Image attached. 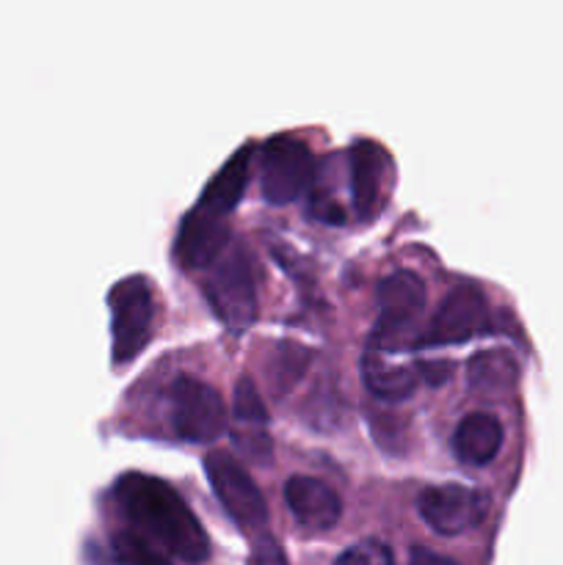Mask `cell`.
<instances>
[{
	"label": "cell",
	"instance_id": "16",
	"mask_svg": "<svg viewBox=\"0 0 563 565\" xmlns=\"http://www.w3.org/2000/svg\"><path fill=\"white\" fill-rule=\"evenodd\" d=\"M248 169H252V147H243L241 152L232 154L224 163V169L208 182L199 204L215 210L221 215H230L235 204L243 199V191L248 185Z\"/></svg>",
	"mask_w": 563,
	"mask_h": 565
},
{
	"label": "cell",
	"instance_id": "1",
	"mask_svg": "<svg viewBox=\"0 0 563 565\" xmlns=\"http://www.w3.org/2000/svg\"><path fill=\"white\" fill-rule=\"evenodd\" d=\"M116 502L132 527L155 546L182 563H202L210 557V541L199 519L180 494L149 475H121L116 483Z\"/></svg>",
	"mask_w": 563,
	"mask_h": 565
},
{
	"label": "cell",
	"instance_id": "18",
	"mask_svg": "<svg viewBox=\"0 0 563 565\" xmlns=\"http://www.w3.org/2000/svg\"><path fill=\"white\" fill-rule=\"evenodd\" d=\"M110 550H114V561H119V563L163 565L171 561V557L166 555L160 546H155L152 541H149L147 535L138 533V530H132V533L114 535V544H110Z\"/></svg>",
	"mask_w": 563,
	"mask_h": 565
},
{
	"label": "cell",
	"instance_id": "8",
	"mask_svg": "<svg viewBox=\"0 0 563 565\" xmlns=\"http://www.w3.org/2000/svg\"><path fill=\"white\" fill-rule=\"evenodd\" d=\"M417 513L436 535L456 539L484 522L489 513V497L461 483L431 486L417 497Z\"/></svg>",
	"mask_w": 563,
	"mask_h": 565
},
{
	"label": "cell",
	"instance_id": "6",
	"mask_svg": "<svg viewBox=\"0 0 563 565\" xmlns=\"http://www.w3.org/2000/svg\"><path fill=\"white\" fill-rule=\"evenodd\" d=\"M171 425L180 439L210 445L226 430L224 401L204 381L180 375L171 384Z\"/></svg>",
	"mask_w": 563,
	"mask_h": 565
},
{
	"label": "cell",
	"instance_id": "17",
	"mask_svg": "<svg viewBox=\"0 0 563 565\" xmlns=\"http://www.w3.org/2000/svg\"><path fill=\"white\" fill-rule=\"evenodd\" d=\"M309 362V353L304 351L296 342H282L276 348V356L270 362V386H274V395H282V392H290L293 386L298 384V379L304 375Z\"/></svg>",
	"mask_w": 563,
	"mask_h": 565
},
{
	"label": "cell",
	"instance_id": "7",
	"mask_svg": "<svg viewBox=\"0 0 563 565\" xmlns=\"http://www.w3.org/2000/svg\"><path fill=\"white\" fill-rule=\"evenodd\" d=\"M204 475L210 480V489L215 491L224 511L241 524L243 530H259L268 519L263 491L252 480V475L230 456V452H210L204 458Z\"/></svg>",
	"mask_w": 563,
	"mask_h": 565
},
{
	"label": "cell",
	"instance_id": "2",
	"mask_svg": "<svg viewBox=\"0 0 563 565\" xmlns=\"http://www.w3.org/2000/svg\"><path fill=\"white\" fill-rule=\"evenodd\" d=\"M208 268L202 290L210 309L230 331H246L257 320V281L248 254L243 248H224Z\"/></svg>",
	"mask_w": 563,
	"mask_h": 565
},
{
	"label": "cell",
	"instance_id": "5",
	"mask_svg": "<svg viewBox=\"0 0 563 565\" xmlns=\"http://www.w3.org/2000/svg\"><path fill=\"white\" fill-rule=\"evenodd\" d=\"M312 149L293 136H276L259 149V188L270 204H290L312 185Z\"/></svg>",
	"mask_w": 563,
	"mask_h": 565
},
{
	"label": "cell",
	"instance_id": "9",
	"mask_svg": "<svg viewBox=\"0 0 563 565\" xmlns=\"http://www.w3.org/2000/svg\"><path fill=\"white\" fill-rule=\"evenodd\" d=\"M489 320V307H486L484 292L475 285H458L445 296V301L436 309L428 329L419 334L423 348H445L458 345V342L472 340L478 331H484Z\"/></svg>",
	"mask_w": 563,
	"mask_h": 565
},
{
	"label": "cell",
	"instance_id": "11",
	"mask_svg": "<svg viewBox=\"0 0 563 565\" xmlns=\"http://www.w3.org/2000/svg\"><path fill=\"white\" fill-rule=\"evenodd\" d=\"M348 177H351V202L362 221L379 215L384 204V188L390 180V154L375 141H357L348 152Z\"/></svg>",
	"mask_w": 563,
	"mask_h": 565
},
{
	"label": "cell",
	"instance_id": "19",
	"mask_svg": "<svg viewBox=\"0 0 563 565\" xmlns=\"http://www.w3.org/2000/svg\"><path fill=\"white\" fill-rule=\"evenodd\" d=\"M235 419L243 423L246 428L257 425V428H265L268 423V412L263 406V397H259L257 384L252 379H241L235 386Z\"/></svg>",
	"mask_w": 563,
	"mask_h": 565
},
{
	"label": "cell",
	"instance_id": "10",
	"mask_svg": "<svg viewBox=\"0 0 563 565\" xmlns=\"http://www.w3.org/2000/svg\"><path fill=\"white\" fill-rule=\"evenodd\" d=\"M230 246V226H226V215L215 213V210L196 204L191 213L182 218L180 235L174 241V257L182 268L199 270L215 263L224 248Z\"/></svg>",
	"mask_w": 563,
	"mask_h": 565
},
{
	"label": "cell",
	"instance_id": "12",
	"mask_svg": "<svg viewBox=\"0 0 563 565\" xmlns=\"http://www.w3.org/2000/svg\"><path fill=\"white\" fill-rule=\"evenodd\" d=\"M285 502L301 527L323 533L340 522L342 502L329 483L307 475H293L285 483Z\"/></svg>",
	"mask_w": 563,
	"mask_h": 565
},
{
	"label": "cell",
	"instance_id": "22",
	"mask_svg": "<svg viewBox=\"0 0 563 565\" xmlns=\"http://www.w3.org/2000/svg\"><path fill=\"white\" fill-rule=\"evenodd\" d=\"M419 373H423V379L428 381V384L439 386V384H445L447 375H450V364H447V362H442V364H423V367H419Z\"/></svg>",
	"mask_w": 563,
	"mask_h": 565
},
{
	"label": "cell",
	"instance_id": "21",
	"mask_svg": "<svg viewBox=\"0 0 563 565\" xmlns=\"http://www.w3.org/2000/svg\"><path fill=\"white\" fill-rule=\"evenodd\" d=\"M309 210H312L315 218L323 221V224L340 226V224H346V221H348L346 207H342V204L326 191H315L312 193V199H309Z\"/></svg>",
	"mask_w": 563,
	"mask_h": 565
},
{
	"label": "cell",
	"instance_id": "3",
	"mask_svg": "<svg viewBox=\"0 0 563 565\" xmlns=\"http://www.w3.org/2000/svg\"><path fill=\"white\" fill-rule=\"evenodd\" d=\"M425 309V281L414 270H395L379 285V320L370 348L401 351L414 342V323Z\"/></svg>",
	"mask_w": 563,
	"mask_h": 565
},
{
	"label": "cell",
	"instance_id": "20",
	"mask_svg": "<svg viewBox=\"0 0 563 565\" xmlns=\"http://www.w3.org/2000/svg\"><path fill=\"white\" fill-rule=\"evenodd\" d=\"M392 550L384 546L381 541H359L353 544L351 550L342 552L337 557V563H362V565H381V563H392Z\"/></svg>",
	"mask_w": 563,
	"mask_h": 565
},
{
	"label": "cell",
	"instance_id": "23",
	"mask_svg": "<svg viewBox=\"0 0 563 565\" xmlns=\"http://www.w3.org/2000/svg\"><path fill=\"white\" fill-rule=\"evenodd\" d=\"M412 561H431V563H450V561H445V557H439V555H436V552H423V550L412 552Z\"/></svg>",
	"mask_w": 563,
	"mask_h": 565
},
{
	"label": "cell",
	"instance_id": "15",
	"mask_svg": "<svg viewBox=\"0 0 563 565\" xmlns=\"http://www.w3.org/2000/svg\"><path fill=\"white\" fill-rule=\"evenodd\" d=\"M362 379L370 395L379 397L384 403H401L412 397L414 386H417V373L403 364H392L381 356L375 348H370L362 359Z\"/></svg>",
	"mask_w": 563,
	"mask_h": 565
},
{
	"label": "cell",
	"instance_id": "14",
	"mask_svg": "<svg viewBox=\"0 0 563 565\" xmlns=\"http://www.w3.org/2000/svg\"><path fill=\"white\" fill-rule=\"evenodd\" d=\"M519 364L508 351H480L467 362V384L480 397H502L517 386Z\"/></svg>",
	"mask_w": 563,
	"mask_h": 565
},
{
	"label": "cell",
	"instance_id": "4",
	"mask_svg": "<svg viewBox=\"0 0 563 565\" xmlns=\"http://www.w3.org/2000/svg\"><path fill=\"white\" fill-rule=\"evenodd\" d=\"M110 334H114V362L127 364L147 348L152 337L155 303L144 276H130L108 292Z\"/></svg>",
	"mask_w": 563,
	"mask_h": 565
},
{
	"label": "cell",
	"instance_id": "13",
	"mask_svg": "<svg viewBox=\"0 0 563 565\" xmlns=\"http://www.w3.org/2000/svg\"><path fill=\"white\" fill-rule=\"evenodd\" d=\"M502 439H506V434H502V425L495 414L472 412L458 423L456 434H453V452L467 467H486L497 458Z\"/></svg>",
	"mask_w": 563,
	"mask_h": 565
}]
</instances>
